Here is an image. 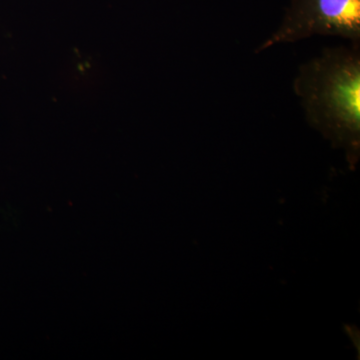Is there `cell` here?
Segmentation results:
<instances>
[{
  "mask_svg": "<svg viewBox=\"0 0 360 360\" xmlns=\"http://www.w3.org/2000/svg\"><path fill=\"white\" fill-rule=\"evenodd\" d=\"M314 35L360 41V0H291L278 30L257 49L290 44Z\"/></svg>",
  "mask_w": 360,
  "mask_h": 360,
  "instance_id": "cell-2",
  "label": "cell"
},
{
  "mask_svg": "<svg viewBox=\"0 0 360 360\" xmlns=\"http://www.w3.org/2000/svg\"><path fill=\"white\" fill-rule=\"evenodd\" d=\"M315 129L356 160L360 141L359 44L326 49L302 65L293 84Z\"/></svg>",
  "mask_w": 360,
  "mask_h": 360,
  "instance_id": "cell-1",
  "label": "cell"
}]
</instances>
